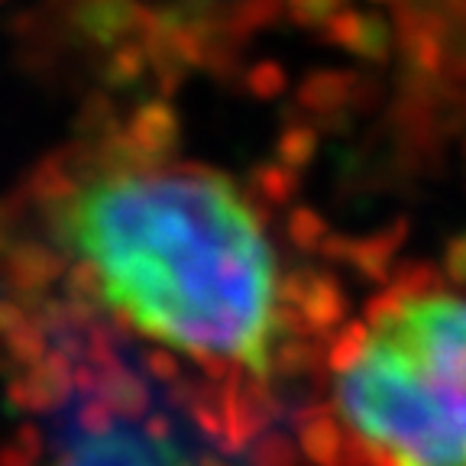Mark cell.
Instances as JSON below:
<instances>
[{"label": "cell", "instance_id": "cell-1", "mask_svg": "<svg viewBox=\"0 0 466 466\" xmlns=\"http://www.w3.org/2000/svg\"><path fill=\"white\" fill-rule=\"evenodd\" d=\"M36 227L68 291L107 328L195 366L272 372L279 256L224 172L104 139L46 178Z\"/></svg>", "mask_w": 466, "mask_h": 466}, {"label": "cell", "instance_id": "cell-2", "mask_svg": "<svg viewBox=\"0 0 466 466\" xmlns=\"http://www.w3.org/2000/svg\"><path fill=\"white\" fill-rule=\"evenodd\" d=\"M343 424L389 466H466V299L408 295L337 370Z\"/></svg>", "mask_w": 466, "mask_h": 466}, {"label": "cell", "instance_id": "cell-3", "mask_svg": "<svg viewBox=\"0 0 466 466\" xmlns=\"http://www.w3.org/2000/svg\"><path fill=\"white\" fill-rule=\"evenodd\" d=\"M36 353L43 389L39 466H198L195 451L124 360L81 350L75 324Z\"/></svg>", "mask_w": 466, "mask_h": 466}]
</instances>
